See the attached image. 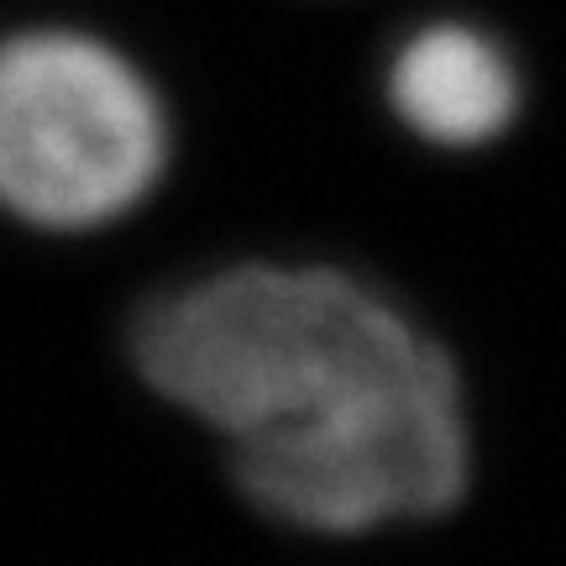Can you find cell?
Here are the masks:
<instances>
[{
	"mask_svg": "<svg viewBox=\"0 0 566 566\" xmlns=\"http://www.w3.org/2000/svg\"><path fill=\"white\" fill-rule=\"evenodd\" d=\"M126 357L163 405L226 441L252 514L300 535L441 520L472 488L462 373L373 279L247 258L158 289Z\"/></svg>",
	"mask_w": 566,
	"mask_h": 566,
	"instance_id": "1",
	"label": "cell"
},
{
	"mask_svg": "<svg viewBox=\"0 0 566 566\" xmlns=\"http://www.w3.org/2000/svg\"><path fill=\"white\" fill-rule=\"evenodd\" d=\"M384 101L409 137L430 147H488L520 122L525 74L499 32L436 17L399 38L384 63Z\"/></svg>",
	"mask_w": 566,
	"mask_h": 566,
	"instance_id": "3",
	"label": "cell"
},
{
	"mask_svg": "<svg viewBox=\"0 0 566 566\" xmlns=\"http://www.w3.org/2000/svg\"><path fill=\"white\" fill-rule=\"evenodd\" d=\"M174 153L153 80L80 27L0 38V210L53 237L132 216Z\"/></svg>",
	"mask_w": 566,
	"mask_h": 566,
	"instance_id": "2",
	"label": "cell"
}]
</instances>
